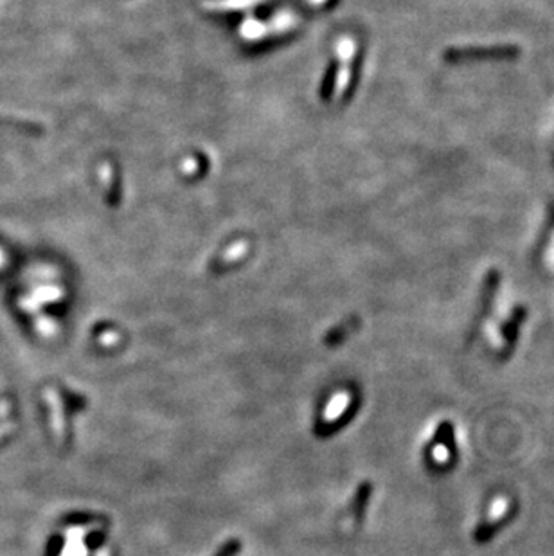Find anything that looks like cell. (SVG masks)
<instances>
[{
	"label": "cell",
	"mask_w": 554,
	"mask_h": 556,
	"mask_svg": "<svg viewBox=\"0 0 554 556\" xmlns=\"http://www.w3.org/2000/svg\"><path fill=\"white\" fill-rule=\"evenodd\" d=\"M520 47L517 45H493V47H452L443 53L446 63L475 62V60H517Z\"/></svg>",
	"instance_id": "6da1fadb"
},
{
	"label": "cell",
	"mask_w": 554,
	"mask_h": 556,
	"mask_svg": "<svg viewBox=\"0 0 554 556\" xmlns=\"http://www.w3.org/2000/svg\"><path fill=\"white\" fill-rule=\"evenodd\" d=\"M321 2H324V0H310V4H313V6L321 4Z\"/></svg>",
	"instance_id": "30bf717a"
},
{
	"label": "cell",
	"mask_w": 554,
	"mask_h": 556,
	"mask_svg": "<svg viewBox=\"0 0 554 556\" xmlns=\"http://www.w3.org/2000/svg\"><path fill=\"white\" fill-rule=\"evenodd\" d=\"M339 54L340 67L337 76H335L333 92H331L335 101H339L340 97L348 92L349 83H351V62L353 56H355V47H353V44H349V40H342V44L339 45Z\"/></svg>",
	"instance_id": "7a4b0ae2"
},
{
	"label": "cell",
	"mask_w": 554,
	"mask_h": 556,
	"mask_svg": "<svg viewBox=\"0 0 554 556\" xmlns=\"http://www.w3.org/2000/svg\"><path fill=\"white\" fill-rule=\"evenodd\" d=\"M434 445L443 446L444 450L448 452L452 460L455 457V436H453V425L450 423V421H443V423L437 427L434 437Z\"/></svg>",
	"instance_id": "8992f818"
},
{
	"label": "cell",
	"mask_w": 554,
	"mask_h": 556,
	"mask_svg": "<svg viewBox=\"0 0 554 556\" xmlns=\"http://www.w3.org/2000/svg\"><path fill=\"white\" fill-rule=\"evenodd\" d=\"M526 315H528V310L523 308V306H519V308L513 310L510 321L504 323V326H502V335L506 339V351L502 353V357H507V355L514 349V346H517L520 326H522V323L526 321Z\"/></svg>",
	"instance_id": "3957f363"
},
{
	"label": "cell",
	"mask_w": 554,
	"mask_h": 556,
	"mask_svg": "<svg viewBox=\"0 0 554 556\" xmlns=\"http://www.w3.org/2000/svg\"><path fill=\"white\" fill-rule=\"evenodd\" d=\"M99 175H101V182L103 185H105V194L106 199H108V202L110 203L119 202V193L115 191L114 185V169H112L110 164H103L101 168H99Z\"/></svg>",
	"instance_id": "ba28073f"
},
{
	"label": "cell",
	"mask_w": 554,
	"mask_h": 556,
	"mask_svg": "<svg viewBox=\"0 0 554 556\" xmlns=\"http://www.w3.org/2000/svg\"><path fill=\"white\" fill-rule=\"evenodd\" d=\"M263 0H207V9H218V11H237V9H249L252 6L260 4Z\"/></svg>",
	"instance_id": "52a82bcc"
},
{
	"label": "cell",
	"mask_w": 554,
	"mask_h": 556,
	"mask_svg": "<svg viewBox=\"0 0 554 556\" xmlns=\"http://www.w3.org/2000/svg\"><path fill=\"white\" fill-rule=\"evenodd\" d=\"M246 252H249V243H246V242L234 243L233 247H229L227 251H225V254L221 256V260L218 261V265H220V267L230 265V263H234V261H237L240 258L245 256Z\"/></svg>",
	"instance_id": "9c48e42d"
},
{
	"label": "cell",
	"mask_w": 554,
	"mask_h": 556,
	"mask_svg": "<svg viewBox=\"0 0 554 556\" xmlns=\"http://www.w3.org/2000/svg\"><path fill=\"white\" fill-rule=\"evenodd\" d=\"M511 515H513V512H511L510 515H502V519H498V521L484 522V524H480L479 528L475 530L473 539L477 540L479 544L489 542V540H492L493 537H495V534H497L498 531H501L502 528H504V525L511 521Z\"/></svg>",
	"instance_id": "5b68a950"
},
{
	"label": "cell",
	"mask_w": 554,
	"mask_h": 556,
	"mask_svg": "<svg viewBox=\"0 0 554 556\" xmlns=\"http://www.w3.org/2000/svg\"><path fill=\"white\" fill-rule=\"evenodd\" d=\"M0 261H2V254H0Z\"/></svg>",
	"instance_id": "8fae6325"
},
{
	"label": "cell",
	"mask_w": 554,
	"mask_h": 556,
	"mask_svg": "<svg viewBox=\"0 0 554 556\" xmlns=\"http://www.w3.org/2000/svg\"><path fill=\"white\" fill-rule=\"evenodd\" d=\"M498 283H501V274H498V270H489L488 276H486V281H484V288H482V296H480V312H479V319L475 321V326H473V333H475V328L479 326L480 323L484 321V317H486V312L489 310V306L493 305V297H495V294H497V288H498Z\"/></svg>",
	"instance_id": "277c9868"
}]
</instances>
